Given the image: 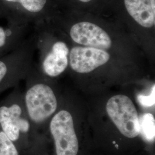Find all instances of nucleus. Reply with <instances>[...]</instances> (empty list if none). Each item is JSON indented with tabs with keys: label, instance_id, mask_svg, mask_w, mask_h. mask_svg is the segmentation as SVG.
Returning a JSON list of instances; mask_svg holds the SVG:
<instances>
[{
	"label": "nucleus",
	"instance_id": "15",
	"mask_svg": "<svg viewBox=\"0 0 155 155\" xmlns=\"http://www.w3.org/2000/svg\"><path fill=\"white\" fill-rule=\"evenodd\" d=\"M150 5H151L153 11H155V0H150Z\"/></svg>",
	"mask_w": 155,
	"mask_h": 155
},
{
	"label": "nucleus",
	"instance_id": "13",
	"mask_svg": "<svg viewBox=\"0 0 155 155\" xmlns=\"http://www.w3.org/2000/svg\"><path fill=\"white\" fill-rule=\"evenodd\" d=\"M0 155H20L15 144L0 128Z\"/></svg>",
	"mask_w": 155,
	"mask_h": 155
},
{
	"label": "nucleus",
	"instance_id": "16",
	"mask_svg": "<svg viewBox=\"0 0 155 155\" xmlns=\"http://www.w3.org/2000/svg\"><path fill=\"white\" fill-rule=\"evenodd\" d=\"M79 1H80L81 2H90L91 0H79Z\"/></svg>",
	"mask_w": 155,
	"mask_h": 155
},
{
	"label": "nucleus",
	"instance_id": "2",
	"mask_svg": "<svg viewBox=\"0 0 155 155\" xmlns=\"http://www.w3.org/2000/svg\"><path fill=\"white\" fill-rule=\"evenodd\" d=\"M22 101L29 121L37 124L49 119L58 107L54 90L43 82L29 84L22 95Z\"/></svg>",
	"mask_w": 155,
	"mask_h": 155
},
{
	"label": "nucleus",
	"instance_id": "17",
	"mask_svg": "<svg viewBox=\"0 0 155 155\" xmlns=\"http://www.w3.org/2000/svg\"><path fill=\"white\" fill-rule=\"evenodd\" d=\"M2 16V13H1V12L0 11V16Z\"/></svg>",
	"mask_w": 155,
	"mask_h": 155
},
{
	"label": "nucleus",
	"instance_id": "10",
	"mask_svg": "<svg viewBox=\"0 0 155 155\" xmlns=\"http://www.w3.org/2000/svg\"><path fill=\"white\" fill-rule=\"evenodd\" d=\"M25 25L9 23L0 25V58L16 50L24 43Z\"/></svg>",
	"mask_w": 155,
	"mask_h": 155
},
{
	"label": "nucleus",
	"instance_id": "6",
	"mask_svg": "<svg viewBox=\"0 0 155 155\" xmlns=\"http://www.w3.org/2000/svg\"><path fill=\"white\" fill-rule=\"evenodd\" d=\"M110 58L105 50L89 47H75L70 53V66L74 71L81 74L94 71L104 65Z\"/></svg>",
	"mask_w": 155,
	"mask_h": 155
},
{
	"label": "nucleus",
	"instance_id": "8",
	"mask_svg": "<svg viewBox=\"0 0 155 155\" xmlns=\"http://www.w3.org/2000/svg\"><path fill=\"white\" fill-rule=\"evenodd\" d=\"M69 50L61 41L54 43L45 50L41 62L42 72L46 76L55 78L64 71L68 66Z\"/></svg>",
	"mask_w": 155,
	"mask_h": 155
},
{
	"label": "nucleus",
	"instance_id": "11",
	"mask_svg": "<svg viewBox=\"0 0 155 155\" xmlns=\"http://www.w3.org/2000/svg\"><path fill=\"white\" fill-rule=\"evenodd\" d=\"M129 14L145 28H152L155 24V11H153L150 0H124Z\"/></svg>",
	"mask_w": 155,
	"mask_h": 155
},
{
	"label": "nucleus",
	"instance_id": "12",
	"mask_svg": "<svg viewBox=\"0 0 155 155\" xmlns=\"http://www.w3.org/2000/svg\"><path fill=\"white\" fill-rule=\"evenodd\" d=\"M140 133L145 140L152 142L155 138V120L150 113H145L139 118Z\"/></svg>",
	"mask_w": 155,
	"mask_h": 155
},
{
	"label": "nucleus",
	"instance_id": "4",
	"mask_svg": "<svg viewBox=\"0 0 155 155\" xmlns=\"http://www.w3.org/2000/svg\"><path fill=\"white\" fill-rule=\"evenodd\" d=\"M30 48L25 42L16 50L0 58V94L15 87L28 72Z\"/></svg>",
	"mask_w": 155,
	"mask_h": 155
},
{
	"label": "nucleus",
	"instance_id": "3",
	"mask_svg": "<svg viewBox=\"0 0 155 155\" xmlns=\"http://www.w3.org/2000/svg\"><path fill=\"white\" fill-rule=\"evenodd\" d=\"M106 111L120 133L129 139L140 134L137 111L128 97L119 94L110 98L106 104Z\"/></svg>",
	"mask_w": 155,
	"mask_h": 155
},
{
	"label": "nucleus",
	"instance_id": "1",
	"mask_svg": "<svg viewBox=\"0 0 155 155\" xmlns=\"http://www.w3.org/2000/svg\"><path fill=\"white\" fill-rule=\"evenodd\" d=\"M0 128L20 152L31 123L22 101V94L15 89L0 101Z\"/></svg>",
	"mask_w": 155,
	"mask_h": 155
},
{
	"label": "nucleus",
	"instance_id": "9",
	"mask_svg": "<svg viewBox=\"0 0 155 155\" xmlns=\"http://www.w3.org/2000/svg\"><path fill=\"white\" fill-rule=\"evenodd\" d=\"M11 11L8 16V22L25 24V14H36L42 11L47 0H1Z\"/></svg>",
	"mask_w": 155,
	"mask_h": 155
},
{
	"label": "nucleus",
	"instance_id": "14",
	"mask_svg": "<svg viewBox=\"0 0 155 155\" xmlns=\"http://www.w3.org/2000/svg\"><path fill=\"white\" fill-rule=\"evenodd\" d=\"M137 100L140 105L144 107H151L155 105V86H153L151 93L149 95H144L139 94L137 96Z\"/></svg>",
	"mask_w": 155,
	"mask_h": 155
},
{
	"label": "nucleus",
	"instance_id": "7",
	"mask_svg": "<svg viewBox=\"0 0 155 155\" xmlns=\"http://www.w3.org/2000/svg\"><path fill=\"white\" fill-rule=\"evenodd\" d=\"M70 36L74 41L86 47L108 50L111 47L110 37L103 29L91 22H78L72 26Z\"/></svg>",
	"mask_w": 155,
	"mask_h": 155
},
{
	"label": "nucleus",
	"instance_id": "5",
	"mask_svg": "<svg viewBox=\"0 0 155 155\" xmlns=\"http://www.w3.org/2000/svg\"><path fill=\"white\" fill-rule=\"evenodd\" d=\"M50 133L54 140L56 155H77L79 143L71 114L59 111L52 118Z\"/></svg>",
	"mask_w": 155,
	"mask_h": 155
}]
</instances>
